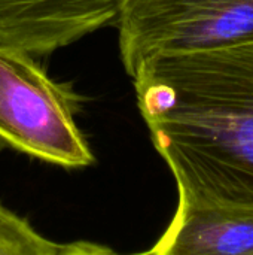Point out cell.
<instances>
[{
  "label": "cell",
  "mask_w": 253,
  "mask_h": 255,
  "mask_svg": "<svg viewBox=\"0 0 253 255\" xmlns=\"http://www.w3.org/2000/svg\"><path fill=\"white\" fill-rule=\"evenodd\" d=\"M131 78L177 193L253 208V42L157 54Z\"/></svg>",
  "instance_id": "6da1fadb"
},
{
  "label": "cell",
  "mask_w": 253,
  "mask_h": 255,
  "mask_svg": "<svg viewBox=\"0 0 253 255\" xmlns=\"http://www.w3.org/2000/svg\"><path fill=\"white\" fill-rule=\"evenodd\" d=\"M79 100L33 55L0 45V149L64 169L92 164L94 155L75 120Z\"/></svg>",
  "instance_id": "7a4b0ae2"
},
{
  "label": "cell",
  "mask_w": 253,
  "mask_h": 255,
  "mask_svg": "<svg viewBox=\"0 0 253 255\" xmlns=\"http://www.w3.org/2000/svg\"><path fill=\"white\" fill-rule=\"evenodd\" d=\"M125 72L157 54L253 42V0H124L116 21Z\"/></svg>",
  "instance_id": "3957f363"
},
{
  "label": "cell",
  "mask_w": 253,
  "mask_h": 255,
  "mask_svg": "<svg viewBox=\"0 0 253 255\" xmlns=\"http://www.w3.org/2000/svg\"><path fill=\"white\" fill-rule=\"evenodd\" d=\"M124 0H0V45L48 55L106 25Z\"/></svg>",
  "instance_id": "277c9868"
},
{
  "label": "cell",
  "mask_w": 253,
  "mask_h": 255,
  "mask_svg": "<svg viewBox=\"0 0 253 255\" xmlns=\"http://www.w3.org/2000/svg\"><path fill=\"white\" fill-rule=\"evenodd\" d=\"M154 255H253V208L179 194Z\"/></svg>",
  "instance_id": "5b68a950"
},
{
  "label": "cell",
  "mask_w": 253,
  "mask_h": 255,
  "mask_svg": "<svg viewBox=\"0 0 253 255\" xmlns=\"http://www.w3.org/2000/svg\"><path fill=\"white\" fill-rule=\"evenodd\" d=\"M55 247L0 202V255H52Z\"/></svg>",
  "instance_id": "8992f818"
},
{
  "label": "cell",
  "mask_w": 253,
  "mask_h": 255,
  "mask_svg": "<svg viewBox=\"0 0 253 255\" xmlns=\"http://www.w3.org/2000/svg\"><path fill=\"white\" fill-rule=\"evenodd\" d=\"M52 255H154L152 250L146 253H136V254H118L109 248H104L97 244L91 242H72V244H57L55 251Z\"/></svg>",
  "instance_id": "52a82bcc"
}]
</instances>
